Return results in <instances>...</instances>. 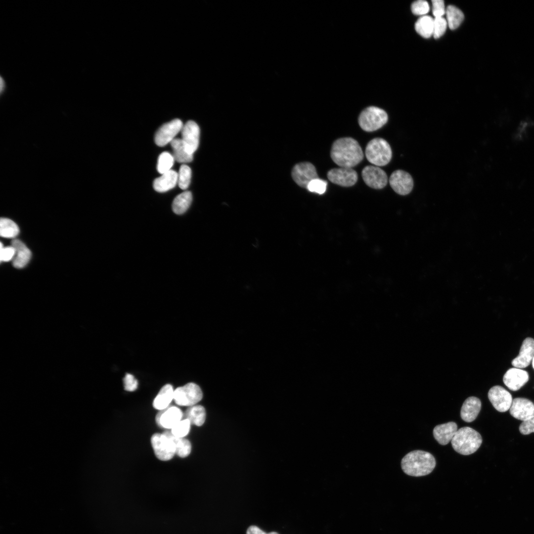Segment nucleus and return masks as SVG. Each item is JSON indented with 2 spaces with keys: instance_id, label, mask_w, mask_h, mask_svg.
Returning a JSON list of instances; mask_svg holds the SVG:
<instances>
[{
  "instance_id": "12",
  "label": "nucleus",
  "mask_w": 534,
  "mask_h": 534,
  "mask_svg": "<svg viewBox=\"0 0 534 534\" xmlns=\"http://www.w3.org/2000/svg\"><path fill=\"white\" fill-rule=\"evenodd\" d=\"M332 183L344 187L354 185L357 180V174L352 168L340 167L330 170L327 174Z\"/></svg>"
},
{
  "instance_id": "2",
  "label": "nucleus",
  "mask_w": 534,
  "mask_h": 534,
  "mask_svg": "<svg viewBox=\"0 0 534 534\" xmlns=\"http://www.w3.org/2000/svg\"><path fill=\"white\" fill-rule=\"evenodd\" d=\"M436 466V460L430 453L416 450L409 452L402 459L401 467L407 475L423 476L431 473Z\"/></svg>"
},
{
  "instance_id": "1",
  "label": "nucleus",
  "mask_w": 534,
  "mask_h": 534,
  "mask_svg": "<svg viewBox=\"0 0 534 534\" xmlns=\"http://www.w3.org/2000/svg\"><path fill=\"white\" fill-rule=\"evenodd\" d=\"M330 156L333 161L340 167L352 168L363 158L362 150L358 142L352 137H342L333 143Z\"/></svg>"
},
{
  "instance_id": "21",
  "label": "nucleus",
  "mask_w": 534,
  "mask_h": 534,
  "mask_svg": "<svg viewBox=\"0 0 534 534\" xmlns=\"http://www.w3.org/2000/svg\"><path fill=\"white\" fill-rule=\"evenodd\" d=\"M11 246L15 250V255L13 259V266L18 268L24 267L31 259L30 250L23 242L19 239L12 240Z\"/></svg>"
},
{
  "instance_id": "15",
  "label": "nucleus",
  "mask_w": 534,
  "mask_h": 534,
  "mask_svg": "<svg viewBox=\"0 0 534 534\" xmlns=\"http://www.w3.org/2000/svg\"><path fill=\"white\" fill-rule=\"evenodd\" d=\"M509 412L517 419L522 421L528 420L534 417V404L526 398H515L513 400Z\"/></svg>"
},
{
  "instance_id": "10",
  "label": "nucleus",
  "mask_w": 534,
  "mask_h": 534,
  "mask_svg": "<svg viewBox=\"0 0 534 534\" xmlns=\"http://www.w3.org/2000/svg\"><path fill=\"white\" fill-rule=\"evenodd\" d=\"M488 396L494 408L501 412L508 410L513 401L511 394L504 388L498 385L491 387L489 391Z\"/></svg>"
},
{
  "instance_id": "24",
  "label": "nucleus",
  "mask_w": 534,
  "mask_h": 534,
  "mask_svg": "<svg viewBox=\"0 0 534 534\" xmlns=\"http://www.w3.org/2000/svg\"><path fill=\"white\" fill-rule=\"evenodd\" d=\"M171 144L173 149V156L176 161L179 163H189L193 160V154L187 149L180 138H175Z\"/></svg>"
},
{
  "instance_id": "43",
  "label": "nucleus",
  "mask_w": 534,
  "mask_h": 534,
  "mask_svg": "<svg viewBox=\"0 0 534 534\" xmlns=\"http://www.w3.org/2000/svg\"><path fill=\"white\" fill-rule=\"evenodd\" d=\"M532 365H533V368L534 369V358H533V360H532Z\"/></svg>"
},
{
  "instance_id": "9",
  "label": "nucleus",
  "mask_w": 534,
  "mask_h": 534,
  "mask_svg": "<svg viewBox=\"0 0 534 534\" xmlns=\"http://www.w3.org/2000/svg\"><path fill=\"white\" fill-rule=\"evenodd\" d=\"M181 121L178 119L163 125L156 132L155 142L158 146H164L175 139L176 135L181 131L183 127Z\"/></svg>"
},
{
  "instance_id": "33",
  "label": "nucleus",
  "mask_w": 534,
  "mask_h": 534,
  "mask_svg": "<svg viewBox=\"0 0 534 534\" xmlns=\"http://www.w3.org/2000/svg\"><path fill=\"white\" fill-rule=\"evenodd\" d=\"M190 424L188 419H182L171 429V432L176 437L184 438L190 431Z\"/></svg>"
},
{
  "instance_id": "39",
  "label": "nucleus",
  "mask_w": 534,
  "mask_h": 534,
  "mask_svg": "<svg viewBox=\"0 0 534 534\" xmlns=\"http://www.w3.org/2000/svg\"><path fill=\"white\" fill-rule=\"evenodd\" d=\"M15 255V250L12 246L3 247L0 243V260L1 261L7 262L13 259Z\"/></svg>"
},
{
  "instance_id": "25",
  "label": "nucleus",
  "mask_w": 534,
  "mask_h": 534,
  "mask_svg": "<svg viewBox=\"0 0 534 534\" xmlns=\"http://www.w3.org/2000/svg\"><path fill=\"white\" fill-rule=\"evenodd\" d=\"M163 434L172 440L175 448L176 454L178 456L184 458L190 454L191 445L188 440L184 438L176 437L169 431H165Z\"/></svg>"
},
{
  "instance_id": "4",
  "label": "nucleus",
  "mask_w": 534,
  "mask_h": 534,
  "mask_svg": "<svg viewBox=\"0 0 534 534\" xmlns=\"http://www.w3.org/2000/svg\"><path fill=\"white\" fill-rule=\"evenodd\" d=\"M367 160L376 166H384L391 160L392 152L388 142L382 138H374L367 143L365 150Z\"/></svg>"
},
{
  "instance_id": "28",
  "label": "nucleus",
  "mask_w": 534,
  "mask_h": 534,
  "mask_svg": "<svg viewBox=\"0 0 534 534\" xmlns=\"http://www.w3.org/2000/svg\"><path fill=\"white\" fill-rule=\"evenodd\" d=\"M434 19L430 16H421L415 24L416 32L422 37L429 38L433 36Z\"/></svg>"
},
{
  "instance_id": "17",
  "label": "nucleus",
  "mask_w": 534,
  "mask_h": 534,
  "mask_svg": "<svg viewBox=\"0 0 534 534\" xmlns=\"http://www.w3.org/2000/svg\"><path fill=\"white\" fill-rule=\"evenodd\" d=\"M529 379L528 372L521 368H509L504 374L503 381L505 386L512 391H517L525 385Z\"/></svg>"
},
{
  "instance_id": "37",
  "label": "nucleus",
  "mask_w": 534,
  "mask_h": 534,
  "mask_svg": "<svg viewBox=\"0 0 534 534\" xmlns=\"http://www.w3.org/2000/svg\"><path fill=\"white\" fill-rule=\"evenodd\" d=\"M123 382L124 389L127 391L133 392L135 391L137 388V380L131 374H126L123 379Z\"/></svg>"
},
{
  "instance_id": "30",
  "label": "nucleus",
  "mask_w": 534,
  "mask_h": 534,
  "mask_svg": "<svg viewBox=\"0 0 534 534\" xmlns=\"http://www.w3.org/2000/svg\"><path fill=\"white\" fill-rule=\"evenodd\" d=\"M19 232V229L16 223L6 218H1L0 221V234L5 238H13Z\"/></svg>"
},
{
  "instance_id": "11",
  "label": "nucleus",
  "mask_w": 534,
  "mask_h": 534,
  "mask_svg": "<svg viewBox=\"0 0 534 534\" xmlns=\"http://www.w3.org/2000/svg\"><path fill=\"white\" fill-rule=\"evenodd\" d=\"M361 176L365 184L374 189H382L388 182L386 172L376 166H365L362 170Z\"/></svg>"
},
{
  "instance_id": "3",
  "label": "nucleus",
  "mask_w": 534,
  "mask_h": 534,
  "mask_svg": "<svg viewBox=\"0 0 534 534\" xmlns=\"http://www.w3.org/2000/svg\"><path fill=\"white\" fill-rule=\"evenodd\" d=\"M453 449L462 455H469L476 452L482 443L480 434L469 427H462L457 431L451 441Z\"/></svg>"
},
{
  "instance_id": "32",
  "label": "nucleus",
  "mask_w": 534,
  "mask_h": 534,
  "mask_svg": "<svg viewBox=\"0 0 534 534\" xmlns=\"http://www.w3.org/2000/svg\"><path fill=\"white\" fill-rule=\"evenodd\" d=\"M178 182L179 187L183 190L188 188L190 182L191 170L188 166L183 164L179 170Z\"/></svg>"
},
{
  "instance_id": "34",
  "label": "nucleus",
  "mask_w": 534,
  "mask_h": 534,
  "mask_svg": "<svg viewBox=\"0 0 534 534\" xmlns=\"http://www.w3.org/2000/svg\"><path fill=\"white\" fill-rule=\"evenodd\" d=\"M447 23L443 17L434 19V28L433 36L435 39L441 37L445 33Z\"/></svg>"
},
{
  "instance_id": "26",
  "label": "nucleus",
  "mask_w": 534,
  "mask_h": 534,
  "mask_svg": "<svg viewBox=\"0 0 534 534\" xmlns=\"http://www.w3.org/2000/svg\"><path fill=\"white\" fill-rule=\"evenodd\" d=\"M183 419H187L191 423L201 426L205 421V409L203 406L200 405L189 406L183 413Z\"/></svg>"
},
{
  "instance_id": "38",
  "label": "nucleus",
  "mask_w": 534,
  "mask_h": 534,
  "mask_svg": "<svg viewBox=\"0 0 534 534\" xmlns=\"http://www.w3.org/2000/svg\"><path fill=\"white\" fill-rule=\"evenodd\" d=\"M432 11L435 18L442 17L445 13L444 2L442 0H433Z\"/></svg>"
},
{
  "instance_id": "16",
  "label": "nucleus",
  "mask_w": 534,
  "mask_h": 534,
  "mask_svg": "<svg viewBox=\"0 0 534 534\" xmlns=\"http://www.w3.org/2000/svg\"><path fill=\"white\" fill-rule=\"evenodd\" d=\"M183 413L178 407L169 406L160 411L156 416V422L158 426L166 429H172L183 419Z\"/></svg>"
},
{
  "instance_id": "13",
  "label": "nucleus",
  "mask_w": 534,
  "mask_h": 534,
  "mask_svg": "<svg viewBox=\"0 0 534 534\" xmlns=\"http://www.w3.org/2000/svg\"><path fill=\"white\" fill-rule=\"evenodd\" d=\"M389 183L392 189L401 195L409 194L413 187V180L411 175L401 170L392 173L389 178Z\"/></svg>"
},
{
  "instance_id": "14",
  "label": "nucleus",
  "mask_w": 534,
  "mask_h": 534,
  "mask_svg": "<svg viewBox=\"0 0 534 534\" xmlns=\"http://www.w3.org/2000/svg\"><path fill=\"white\" fill-rule=\"evenodd\" d=\"M181 140L187 150L191 154L197 150L199 143L200 129L193 121H187L181 131Z\"/></svg>"
},
{
  "instance_id": "27",
  "label": "nucleus",
  "mask_w": 534,
  "mask_h": 534,
  "mask_svg": "<svg viewBox=\"0 0 534 534\" xmlns=\"http://www.w3.org/2000/svg\"><path fill=\"white\" fill-rule=\"evenodd\" d=\"M192 199V194L189 191H184L177 196L172 203L174 212L178 215L184 213L190 205Z\"/></svg>"
},
{
  "instance_id": "20",
  "label": "nucleus",
  "mask_w": 534,
  "mask_h": 534,
  "mask_svg": "<svg viewBox=\"0 0 534 534\" xmlns=\"http://www.w3.org/2000/svg\"><path fill=\"white\" fill-rule=\"evenodd\" d=\"M481 401L475 397L468 398L463 402L460 411L463 420L471 422L477 418L481 409Z\"/></svg>"
},
{
  "instance_id": "41",
  "label": "nucleus",
  "mask_w": 534,
  "mask_h": 534,
  "mask_svg": "<svg viewBox=\"0 0 534 534\" xmlns=\"http://www.w3.org/2000/svg\"><path fill=\"white\" fill-rule=\"evenodd\" d=\"M246 534H267L259 528L255 526H251L247 530Z\"/></svg>"
},
{
  "instance_id": "7",
  "label": "nucleus",
  "mask_w": 534,
  "mask_h": 534,
  "mask_svg": "<svg viewBox=\"0 0 534 534\" xmlns=\"http://www.w3.org/2000/svg\"><path fill=\"white\" fill-rule=\"evenodd\" d=\"M151 443L155 455L161 460H169L176 453L173 442L163 433L153 434L151 438Z\"/></svg>"
},
{
  "instance_id": "22",
  "label": "nucleus",
  "mask_w": 534,
  "mask_h": 534,
  "mask_svg": "<svg viewBox=\"0 0 534 534\" xmlns=\"http://www.w3.org/2000/svg\"><path fill=\"white\" fill-rule=\"evenodd\" d=\"M178 174L174 170L162 174L153 182V188L157 192H164L174 188L178 182Z\"/></svg>"
},
{
  "instance_id": "23",
  "label": "nucleus",
  "mask_w": 534,
  "mask_h": 534,
  "mask_svg": "<svg viewBox=\"0 0 534 534\" xmlns=\"http://www.w3.org/2000/svg\"><path fill=\"white\" fill-rule=\"evenodd\" d=\"M174 390L170 384L164 385L154 399L153 406L156 409L161 410L169 406L174 400Z\"/></svg>"
},
{
  "instance_id": "8",
  "label": "nucleus",
  "mask_w": 534,
  "mask_h": 534,
  "mask_svg": "<svg viewBox=\"0 0 534 534\" xmlns=\"http://www.w3.org/2000/svg\"><path fill=\"white\" fill-rule=\"evenodd\" d=\"M291 175L293 180L299 186L307 189L311 181L319 178L314 166L308 162L295 165Z\"/></svg>"
},
{
  "instance_id": "44",
  "label": "nucleus",
  "mask_w": 534,
  "mask_h": 534,
  "mask_svg": "<svg viewBox=\"0 0 534 534\" xmlns=\"http://www.w3.org/2000/svg\"><path fill=\"white\" fill-rule=\"evenodd\" d=\"M267 534H278L277 533H276V532H270V533Z\"/></svg>"
},
{
  "instance_id": "5",
  "label": "nucleus",
  "mask_w": 534,
  "mask_h": 534,
  "mask_svg": "<svg viewBox=\"0 0 534 534\" xmlns=\"http://www.w3.org/2000/svg\"><path fill=\"white\" fill-rule=\"evenodd\" d=\"M388 120L387 113L383 109L375 106L365 108L360 113L358 122L364 131L371 132L382 128Z\"/></svg>"
},
{
  "instance_id": "19",
  "label": "nucleus",
  "mask_w": 534,
  "mask_h": 534,
  "mask_svg": "<svg viewBox=\"0 0 534 534\" xmlns=\"http://www.w3.org/2000/svg\"><path fill=\"white\" fill-rule=\"evenodd\" d=\"M457 430L456 423L449 422L436 426L433 430V435L440 444L445 445L451 441Z\"/></svg>"
},
{
  "instance_id": "18",
  "label": "nucleus",
  "mask_w": 534,
  "mask_h": 534,
  "mask_svg": "<svg viewBox=\"0 0 534 534\" xmlns=\"http://www.w3.org/2000/svg\"><path fill=\"white\" fill-rule=\"evenodd\" d=\"M534 357V339L527 337L524 339L519 355L514 358L511 364L514 367L524 368L528 367Z\"/></svg>"
},
{
  "instance_id": "6",
  "label": "nucleus",
  "mask_w": 534,
  "mask_h": 534,
  "mask_svg": "<svg viewBox=\"0 0 534 534\" xmlns=\"http://www.w3.org/2000/svg\"><path fill=\"white\" fill-rule=\"evenodd\" d=\"M203 394L200 387L193 383L177 388L174 390V400L180 406H191L199 402Z\"/></svg>"
},
{
  "instance_id": "36",
  "label": "nucleus",
  "mask_w": 534,
  "mask_h": 534,
  "mask_svg": "<svg viewBox=\"0 0 534 534\" xmlns=\"http://www.w3.org/2000/svg\"><path fill=\"white\" fill-rule=\"evenodd\" d=\"M327 185V182L326 181L318 178L311 181L308 186L307 189L311 192L322 194L326 191Z\"/></svg>"
},
{
  "instance_id": "42",
  "label": "nucleus",
  "mask_w": 534,
  "mask_h": 534,
  "mask_svg": "<svg viewBox=\"0 0 534 534\" xmlns=\"http://www.w3.org/2000/svg\"><path fill=\"white\" fill-rule=\"evenodd\" d=\"M4 88H5L4 81L1 78V79H0V91H1V92H2V91L4 90Z\"/></svg>"
},
{
  "instance_id": "31",
  "label": "nucleus",
  "mask_w": 534,
  "mask_h": 534,
  "mask_svg": "<svg viewBox=\"0 0 534 534\" xmlns=\"http://www.w3.org/2000/svg\"><path fill=\"white\" fill-rule=\"evenodd\" d=\"M175 159L172 154L168 152L162 153L159 156L157 165L158 172L163 174L170 170L173 166Z\"/></svg>"
},
{
  "instance_id": "40",
  "label": "nucleus",
  "mask_w": 534,
  "mask_h": 534,
  "mask_svg": "<svg viewBox=\"0 0 534 534\" xmlns=\"http://www.w3.org/2000/svg\"><path fill=\"white\" fill-rule=\"evenodd\" d=\"M519 431L524 435L534 433V417L523 421L519 426Z\"/></svg>"
},
{
  "instance_id": "29",
  "label": "nucleus",
  "mask_w": 534,
  "mask_h": 534,
  "mask_svg": "<svg viewBox=\"0 0 534 534\" xmlns=\"http://www.w3.org/2000/svg\"><path fill=\"white\" fill-rule=\"evenodd\" d=\"M445 13L447 25L451 30L456 29L463 20V13L454 6L449 5L446 9Z\"/></svg>"
},
{
  "instance_id": "35",
  "label": "nucleus",
  "mask_w": 534,
  "mask_h": 534,
  "mask_svg": "<svg viewBox=\"0 0 534 534\" xmlns=\"http://www.w3.org/2000/svg\"><path fill=\"white\" fill-rule=\"evenodd\" d=\"M429 9V5L426 0H418L414 1L411 5L412 12L415 15L421 16L426 15Z\"/></svg>"
}]
</instances>
